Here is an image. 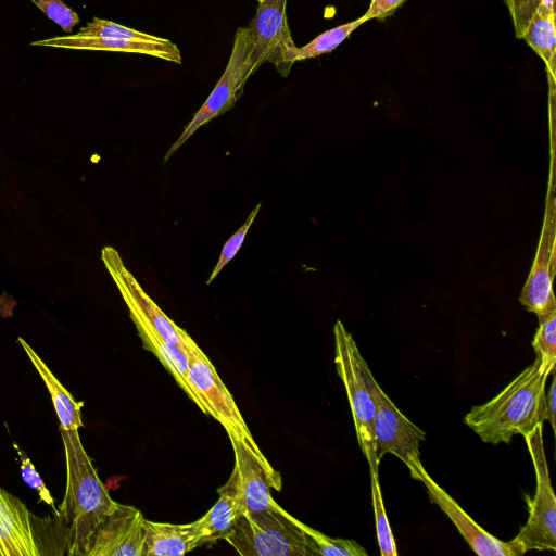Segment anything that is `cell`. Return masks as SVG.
<instances>
[{
  "mask_svg": "<svg viewBox=\"0 0 556 556\" xmlns=\"http://www.w3.org/2000/svg\"><path fill=\"white\" fill-rule=\"evenodd\" d=\"M555 368L536 356L497 395L473 406L464 422L483 442L495 445L508 444L517 434L525 435L546 418V382Z\"/></svg>",
  "mask_w": 556,
  "mask_h": 556,
  "instance_id": "6da1fadb",
  "label": "cell"
},
{
  "mask_svg": "<svg viewBox=\"0 0 556 556\" xmlns=\"http://www.w3.org/2000/svg\"><path fill=\"white\" fill-rule=\"evenodd\" d=\"M60 432L66 458V489L59 516L66 525L67 553L84 556L90 535L116 502L101 482L78 430Z\"/></svg>",
  "mask_w": 556,
  "mask_h": 556,
  "instance_id": "7a4b0ae2",
  "label": "cell"
},
{
  "mask_svg": "<svg viewBox=\"0 0 556 556\" xmlns=\"http://www.w3.org/2000/svg\"><path fill=\"white\" fill-rule=\"evenodd\" d=\"M334 364L351 406L358 445L368 463L370 473L378 475L374 420L377 384L355 340L341 320L333 326Z\"/></svg>",
  "mask_w": 556,
  "mask_h": 556,
  "instance_id": "3957f363",
  "label": "cell"
},
{
  "mask_svg": "<svg viewBox=\"0 0 556 556\" xmlns=\"http://www.w3.org/2000/svg\"><path fill=\"white\" fill-rule=\"evenodd\" d=\"M300 522L280 505L243 513L226 541L242 556H311Z\"/></svg>",
  "mask_w": 556,
  "mask_h": 556,
  "instance_id": "277c9868",
  "label": "cell"
},
{
  "mask_svg": "<svg viewBox=\"0 0 556 556\" xmlns=\"http://www.w3.org/2000/svg\"><path fill=\"white\" fill-rule=\"evenodd\" d=\"M30 46L139 53L176 64L182 60L179 48L169 39L99 17H93L76 35L37 40Z\"/></svg>",
  "mask_w": 556,
  "mask_h": 556,
  "instance_id": "5b68a950",
  "label": "cell"
},
{
  "mask_svg": "<svg viewBox=\"0 0 556 556\" xmlns=\"http://www.w3.org/2000/svg\"><path fill=\"white\" fill-rule=\"evenodd\" d=\"M182 343L190 361L188 382L201 401L205 414L215 418L225 428L229 438L239 440L256 456L267 459L253 439L231 393L207 356L186 331Z\"/></svg>",
  "mask_w": 556,
  "mask_h": 556,
  "instance_id": "8992f818",
  "label": "cell"
},
{
  "mask_svg": "<svg viewBox=\"0 0 556 556\" xmlns=\"http://www.w3.org/2000/svg\"><path fill=\"white\" fill-rule=\"evenodd\" d=\"M542 434L543 424H540L523 435L533 463L536 486L534 496L527 497L529 518L513 539L522 554L528 551L556 549V498Z\"/></svg>",
  "mask_w": 556,
  "mask_h": 556,
  "instance_id": "52a82bcc",
  "label": "cell"
},
{
  "mask_svg": "<svg viewBox=\"0 0 556 556\" xmlns=\"http://www.w3.org/2000/svg\"><path fill=\"white\" fill-rule=\"evenodd\" d=\"M257 70L248 27H239L224 73L205 102L167 150L164 161H168L201 126L232 109L243 93L245 83Z\"/></svg>",
  "mask_w": 556,
  "mask_h": 556,
  "instance_id": "ba28073f",
  "label": "cell"
},
{
  "mask_svg": "<svg viewBox=\"0 0 556 556\" xmlns=\"http://www.w3.org/2000/svg\"><path fill=\"white\" fill-rule=\"evenodd\" d=\"M101 258L128 307L129 316L137 328L143 349L157 357L188 397L205 414L201 401L188 382L190 361L186 350L165 340L150 323L123 277L122 265L124 262L118 252L111 247H105L102 249Z\"/></svg>",
  "mask_w": 556,
  "mask_h": 556,
  "instance_id": "9c48e42d",
  "label": "cell"
},
{
  "mask_svg": "<svg viewBox=\"0 0 556 556\" xmlns=\"http://www.w3.org/2000/svg\"><path fill=\"white\" fill-rule=\"evenodd\" d=\"M252 55L260 67L271 63L280 76L287 77L296 62L298 49L287 20V0H261L247 26Z\"/></svg>",
  "mask_w": 556,
  "mask_h": 556,
  "instance_id": "30bf717a",
  "label": "cell"
},
{
  "mask_svg": "<svg viewBox=\"0 0 556 556\" xmlns=\"http://www.w3.org/2000/svg\"><path fill=\"white\" fill-rule=\"evenodd\" d=\"M376 414L374 420L377 458L386 454L399 457L409 469L410 477L419 481L424 468L419 447L426 433L412 422L377 383L375 387Z\"/></svg>",
  "mask_w": 556,
  "mask_h": 556,
  "instance_id": "8fae6325",
  "label": "cell"
},
{
  "mask_svg": "<svg viewBox=\"0 0 556 556\" xmlns=\"http://www.w3.org/2000/svg\"><path fill=\"white\" fill-rule=\"evenodd\" d=\"M553 191L551 177L535 257L519 299L520 303L539 319L556 312L552 288L556 258V201Z\"/></svg>",
  "mask_w": 556,
  "mask_h": 556,
  "instance_id": "7c38bea8",
  "label": "cell"
},
{
  "mask_svg": "<svg viewBox=\"0 0 556 556\" xmlns=\"http://www.w3.org/2000/svg\"><path fill=\"white\" fill-rule=\"evenodd\" d=\"M144 522L138 508L116 502L93 530L84 556H143Z\"/></svg>",
  "mask_w": 556,
  "mask_h": 556,
  "instance_id": "4fadbf2b",
  "label": "cell"
},
{
  "mask_svg": "<svg viewBox=\"0 0 556 556\" xmlns=\"http://www.w3.org/2000/svg\"><path fill=\"white\" fill-rule=\"evenodd\" d=\"M43 521L20 498L0 486V556L46 554Z\"/></svg>",
  "mask_w": 556,
  "mask_h": 556,
  "instance_id": "5bb4252c",
  "label": "cell"
},
{
  "mask_svg": "<svg viewBox=\"0 0 556 556\" xmlns=\"http://www.w3.org/2000/svg\"><path fill=\"white\" fill-rule=\"evenodd\" d=\"M238 473L243 513H255L276 507L270 488L281 489V477L267 459L256 456L245 444L229 438Z\"/></svg>",
  "mask_w": 556,
  "mask_h": 556,
  "instance_id": "9a60e30c",
  "label": "cell"
},
{
  "mask_svg": "<svg viewBox=\"0 0 556 556\" xmlns=\"http://www.w3.org/2000/svg\"><path fill=\"white\" fill-rule=\"evenodd\" d=\"M419 481L426 486L430 501L435 504L451 521L471 549L480 556H521L514 541L504 542L493 536L478 525L459 504L441 488L427 472L420 470Z\"/></svg>",
  "mask_w": 556,
  "mask_h": 556,
  "instance_id": "2e32d148",
  "label": "cell"
},
{
  "mask_svg": "<svg viewBox=\"0 0 556 556\" xmlns=\"http://www.w3.org/2000/svg\"><path fill=\"white\" fill-rule=\"evenodd\" d=\"M219 497L212 508L195 520L201 545L227 540L238 517L243 514L236 468L217 490Z\"/></svg>",
  "mask_w": 556,
  "mask_h": 556,
  "instance_id": "e0dca14e",
  "label": "cell"
},
{
  "mask_svg": "<svg viewBox=\"0 0 556 556\" xmlns=\"http://www.w3.org/2000/svg\"><path fill=\"white\" fill-rule=\"evenodd\" d=\"M143 556H181L202 546L195 521L169 523L147 520Z\"/></svg>",
  "mask_w": 556,
  "mask_h": 556,
  "instance_id": "ac0fdd59",
  "label": "cell"
},
{
  "mask_svg": "<svg viewBox=\"0 0 556 556\" xmlns=\"http://www.w3.org/2000/svg\"><path fill=\"white\" fill-rule=\"evenodd\" d=\"M521 39L544 62L551 99L553 100L556 84L555 8L548 9L539 4Z\"/></svg>",
  "mask_w": 556,
  "mask_h": 556,
  "instance_id": "d6986e66",
  "label": "cell"
},
{
  "mask_svg": "<svg viewBox=\"0 0 556 556\" xmlns=\"http://www.w3.org/2000/svg\"><path fill=\"white\" fill-rule=\"evenodd\" d=\"M17 341L21 343L34 367L37 369L39 376L46 383V387L51 395L55 413L60 420V429L78 430L83 426L80 415L83 403H77L74 400L72 394L63 387V384L48 368L46 363L23 338H18Z\"/></svg>",
  "mask_w": 556,
  "mask_h": 556,
  "instance_id": "ffe728a7",
  "label": "cell"
},
{
  "mask_svg": "<svg viewBox=\"0 0 556 556\" xmlns=\"http://www.w3.org/2000/svg\"><path fill=\"white\" fill-rule=\"evenodd\" d=\"M123 277L131 291L132 295L139 303L146 316L159 331V333L167 341L182 348V336L185 330L176 325L164 312L155 304V302L144 292L132 274L122 265Z\"/></svg>",
  "mask_w": 556,
  "mask_h": 556,
  "instance_id": "44dd1931",
  "label": "cell"
},
{
  "mask_svg": "<svg viewBox=\"0 0 556 556\" xmlns=\"http://www.w3.org/2000/svg\"><path fill=\"white\" fill-rule=\"evenodd\" d=\"M305 533L311 556H367V552L354 540L333 539L300 522Z\"/></svg>",
  "mask_w": 556,
  "mask_h": 556,
  "instance_id": "7402d4cb",
  "label": "cell"
},
{
  "mask_svg": "<svg viewBox=\"0 0 556 556\" xmlns=\"http://www.w3.org/2000/svg\"><path fill=\"white\" fill-rule=\"evenodd\" d=\"M363 23H365V20L363 16H361L355 21L339 25L334 28L321 33L312 41L298 49L296 62L331 52L345 39H348L351 34Z\"/></svg>",
  "mask_w": 556,
  "mask_h": 556,
  "instance_id": "603a6c76",
  "label": "cell"
},
{
  "mask_svg": "<svg viewBox=\"0 0 556 556\" xmlns=\"http://www.w3.org/2000/svg\"><path fill=\"white\" fill-rule=\"evenodd\" d=\"M370 477L371 500L380 554L382 556H396V544L386 514L378 475L370 473Z\"/></svg>",
  "mask_w": 556,
  "mask_h": 556,
  "instance_id": "cb8c5ba5",
  "label": "cell"
},
{
  "mask_svg": "<svg viewBox=\"0 0 556 556\" xmlns=\"http://www.w3.org/2000/svg\"><path fill=\"white\" fill-rule=\"evenodd\" d=\"M532 346L536 356L556 366V312L539 319Z\"/></svg>",
  "mask_w": 556,
  "mask_h": 556,
  "instance_id": "d4e9b609",
  "label": "cell"
},
{
  "mask_svg": "<svg viewBox=\"0 0 556 556\" xmlns=\"http://www.w3.org/2000/svg\"><path fill=\"white\" fill-rule=\"evenodd\" d=\"M262 204L258 203L249 214L245 222L242 226L225 242L222 252L219 254V258L213 268L208 279L206 280V285H210L217 275L224 269V267L236 256L239 252L245 236L253 224L255 217L257 216L258 211L261 210Z\"/></svg>",
  "mask_w": 556,
  "mask_h": 556,
  "instance_id": "484cf974",
  "label": "cell"
},
{
  "mask_svg": "<svg viewBox=\"0 0 556 556\" xmlns=\"http://www.w3.org/2000/svg\"><path fill=\"white\" fill-rule=\"evenodd\" d=\"M50 20L56 23L65 33H72L79 23L78 14L62 0H30Z\"/></svg>",
  "mask_w": 556,
  "mask_h": 556,
  "instance_id": "4316f807",
  "label": "cell"
},
{
  "mask_svg": "<svg viewBox=\"0 0 556 556\" xmlns=\"http://www.w3.org/2000/svg\"><path fill=\"white\" fill-rule=\"evenodd\" d=\"M14 447L21 459V475L23 481L26 484H28V486L36 490L38 492L40 501L49 505L53 509L54 515L59 516V511L55 507L54 500L50 494L48 488L46 486L45 482L42 481L41 477L37 472L35 466L16 444H14Z\"/></svg>",
  "mask_w": 556,
  "mask_h": 556,
  "instance_id": "83f0119b",
  "label": "cell"
},
{
  "mask_svg": "<svg viewBox=\"0 0 556 556\" xmlns=\"http://www.w3.org/2000/svg\"><path fill=\"white\" fill-rule=\"evenodd\" d=\"M514 26L515 36L521 39L540 0H504Z\"/></svg>",
  "mask_w": 556,
  "mask_h": 556,
  "instance_id": "f1b7e54d",
  "label": "cell"
},
{
  "mask_svg": "<svg viewBox=\"0 0 556 556\" xmlns=\"http://www.w3.org/2000/svg\"><path fill=\"white\" fill-rule=\"evenodd\" d=\"M407 0H370L363 18L365 22L377 20L379 22L391 17Z\"/></svg>",
  "mask_w": 556,
  "mask_h": 556,
  "instance_id": "f546056e",
  "label": "cell"
},
{
  "mask_svg": "<svg viewBox=\"0 0 556 556\" xmlns=\"http://www.w3.org/2000/svg\"><path fill=\"white\" fill-rule=\"evenodd\" d=\"M552 382L549 386V390L547 395H545L546 401V418L553 429L555 431V419H556V375L555 369L551 371Z\"/></svg>",
  "mask_w": 556,
  "mask_h": 556,
  "instance_id": "4dcf8cb0",
  "label": "cell"
},
{
  "mask_svg": "<svg viewBox=\"0 0 556 556\" xmlns=\"http://www.w3.org/2000/svg\"><path fill=\"white\" fill-rule=\"evenodd\" d=\"M257 2L261 1V0H256Z\"/></svg>",
  "mask_w": 556,
  "mask_h": 556,
  "instance_id": "1f68e13d",
  "label": "cell"
}]
</instances>
